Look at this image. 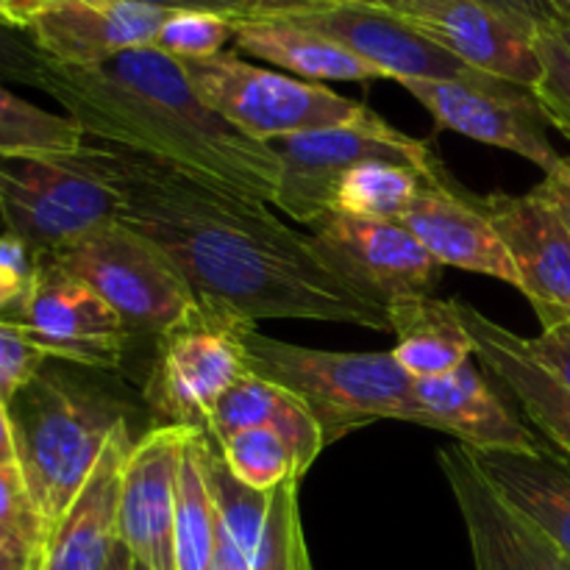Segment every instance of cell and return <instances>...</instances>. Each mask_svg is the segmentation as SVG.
I'll list each match as a JSON object with an SVG mask.
<instances>
[{
	"mask_svg": "<svg viewBox=\"0 0 570 570\" xmlns=\"http://www.w3.org/2000/svg\"><path fill=\"white\" fill-rule=\"evenodd\" d=\"M83 154L115 187L120 220L154 239L198 298L243 321L348 323L393 332L390 309L351 287L271 206L200 184L150 156L83 134Z\"/></svg>",
	"mask_w": 570,
	"mask_h": 570,
	"instance_id": "1",
	"label": "cell"
},
{
	"mask_svg": "<svg viewBox=\"0 0 570 570\" xmlns=\"http://www.w3.org/2000/svg\"><path fill=\"white\" fill-rule=\"evenodd\" d=\"M42 92L87 137L150 156L220 193L276 206L282 187L276 150L223 120L195 92L181 61L154 45L92 67L50 61Z\"/></svg>",
	"mask_w": 570,
	"mask_h": 570,
	"instance_id": "2",
	"label": "cell"
},
{
	"mask_svg": "<svg viewBox=\"0 0 570 570\" xmlns=\"http://www.w3.org/2000/svg\"><path fill=\"white\" fill-rule=\"evenodd\" d=\"M78 371L70 362L48 360L9 401L17 465L50 532L126 423L120 401Z\"/></svg>",
	"mask_w": 570,
	"mask_h": 570,
	"instance_id": "3",
	"label": "cell"
},
{
	"mask_svg": "<svg viewBox=\"0 0 570 570\" xmlns=\"http://www.w3.org/2000/svg\"><path fill=\"white\" fill-rule=\"evenodd\" d=\"M245 365L254 376L298 395L321 423L326 443L376 421L423 426L415 379L390 351H315L267 337L254 326L245 334Z\"/></svg>",
	"mask_w": 570,
	"mask_h": 570,
	"instance_id": "4",
	"label": "cell"
},
{
	"mask_svg": "<svg viewBox=\"0 0 570 570\" xmlns=\"http://www.w3.org/2000/svg\"><path fill=\"white\" fill-rule=\"evenodd\" d=\"M0 220L6 234L45 256L120 220V198L83 145L72 154H0Z\"/></svg>",
	"mask_w": 570,
	"mask_h": 570,
	"instance_id": "5",
	"label": "cell"
},
{
	"mask_svg": "<svg viewBox=\"0 0 570 570\" xmlns=\"http://www.w3.org/2000/svg\"><path fill=\"white\" fill-rule=\"evenodd\" d=\"M45 256L87 282L131 332L161 337L200 309L198 293L181 267L122 220L106 223Z\"/></svg>",
	"mask_w": 570,
	"mask_h": 570,
	"instance_id": "6",
	"label": "cell"
},
{
	"mask_svg": "<svg viewBox=\"0 0 570 570\" xmlns=\"http://www.w3.org/2000/svg\"><path fill=\"white\" fill-rule=\"evenodd\" d=\"M195 92L256 142H276L315 128L343 126L360 120L365 104L351 100L315 81H301L287 72L256 67L223 50L212 59L181 61Z\"/></svg>",
	"mask_w": 570,
	"mask_h": 570,
	"instance_id": "7",
	"label": "cell"
},
{
	"mask_svg": "<svg viewBox=\"0 0 570 570\" xmlns=\"http://www.w3.org/2000/svg\"><path fill=\"white\" fill-rule=\"evenodd\" d=\"M271 148L282 161L276 209L301 226H312L332 209L334 184L360 161H399L415 167L426 178H438L445 170L432 145L399 131L371 109L354 122L276 139Z\"/></svg>",
	"mask_w": 570,
	"mask_h": 570,
	"instance_id": "8",
	"label": "cell"
},
{
	"mask_svg": "<svg viewBox=\"0 0 570 570\" xmlns=\"http://www.w3.org/2000/svg\"><path fill=\"white\" fill-rule=\"evenodd\" d=\"M254 326L200 301V309L187 323L156 337L159 351L145 384V401L161 423L206 426L223 395L248 376L245 334Z\"/></svg>",
	"mask_w": 570,
	"mask_h": 570,
	"instance_id": "9",
	"label": "cell"
},
{
	"mask_svg": "<svg viewBox=\"0 0 570 570\" xmlns=\"http://www.w3.org/2000/svg\"><path fill=\"white\" fill-rule=\"evenodd\" d=\"M14 326L48 360L87 371H115L131 337L126 321L87 282L50 256H37L31 293Z\"/></svg>",
	"mask_w": 570,
	"mask_h": 570,
	"instance_id": "10",
	"label": "cell"
},
{
	"mask_svg": "<svg viewBox=\"0 0 570 570\" xmlns=\"http://www.w3.org/2000/svg\"><path fill=\"white\" fill-rule=\"evenodd\" d=\"M323 259L354 289L382 306L429 298L443 267L399 220H362L326 212L312 223Z\"/></svg>",
	"mask_w": 570,
	"mask_h": 570,
	"instance_id": "11",
	"label": "cell"
},
{
	"mask_svg": "<svg viewBox=\"0 0 570 570\" xmlns=\"http://www.w3.org/2000/svg\"><path fill=\"white\" fill-rule=\"evenodd\" d=\"M401 87L438 120V126L476 142L523 156L540 170H554L562 159L546 134V115L532 89L501 78L484 81H423L406 78Z\"/></svg>",
	"mask_w": 570,
	"mask_h": 570,
	"instance_id": "12",
	"label": "cell"
},
{
	"mask_svg": "<svg viewBox=\"0 0 570 570\" xmlns=\"http://www.w3.org/2000/svg\"><path fill=\"white\" fill-rule=\"evenodd\" d=\"M438 465L465 523L473 570H570L566 551L493 488L465 445L440 449Z\"/></svg>",
	"mask_w": 570,
	"mask_h": 570,
	"instance_id": "13",
	"label": "cell"
},
{
	"mask_svg": "<svg viewBox=\"0 0 570 570\" xmlns=\"http://www.w3.org/2000/svg\"><path fill=\"white\" fill-rule=\"evenodd\" d=\"M387 11L473 70L532 89L540 78L534 37L479 0H348Z\"/></svg>",
	"mask_w": 570,
	"mask_h": 570,
	"instance_id": "14",
	"label": "cell"
},
{
	"mask_svg": "<svg viewBox=\"0 0 570 570\" xmlns=\"http://www.w3.org/2000/svg\"><path fill=\"white\" fill-rule=\"evenodd\" d=\"M193 426L159 423L131 445L122 465L117 538L134 560L148 570H176L173 529H176V490L184 451Z\"/></svg>",
	"mask_w": 570,
	"mask_h": 570,
	"instance_id": "15",
	"label": "cell"
},
{
	"mask_svg": "<svg viewBox=\"0 0 570 570\" xmlns=\"http://www.w3.org/2000/svg\"><path fill=\"white\" fill-rule=\"evenodd\" d=\"M282 20V17H278ZM298 26L312 28V31L323 33V37L334 39L376 67L384 78L390 81H406V78H423V81H484L493 78L488 72L473 70L471 65L451 56L449 50L438 48L395 20L387 11L371 9V6L348 3V0H328V3L317 6V9L301 11V14L284 17Z\"/></svg>",
	"mask_w": 570,
	"mask_h": 570,
	"instance_id": "16",
	"label": "cell"
},
{
	"mask_svg": "<svg viewBox=\"0 0 570 570\" xmlns=\"http://www.w3.org/2000/svg\"><path fill=\"white\" fill-rule=\"evenodd\" d=\"M471 198L504 239L538 321L570 315V232L557 212L534 193Z\"/></svg>",
	"mask_w": 570,
	"mask_h": 570,
	"instance_id": "17",
	"label": "cell"
},
{
	"mask_svg": "<svg viewBox=\"0 0 570 570\" xmlns=\"http://www.w3.org/2000/svg\"><path fill=\"white\" fill-rule=\"evenodd\" d=\"M170 14L134 0H45L28 14L26 31L56 65L92 67L154 45Z\"/></svg>",
	"mask_w": 570,
	"mask_h": 570,
	"instance_id": "18",
	"label": "cell"
},
{
	"mask_svg": "<svg viewBox=\"0 0 570 570\" xmlns=\"http://www.w3.org/2000/svg\"><path fill=\"white\" fill-rule=\"evenodd\" d=\"M399 223L415 234L440 267L479 273L512 287L521 284L504 239L488 215L473 204L471 193L451 181L445 170L434 181L423 184L421 195Z\"/></svg>",
	"mask_w": 570,
	"mask_h": 570,
	"instance_id": "19",
	"label": "cell"
},
{
	"mask_svg": "<svg viewBox=\"0 0 570 570\" xmlns=\"http://www.w3.org/2000/svg\"><path fill=\"white\" fill-rule=\"evenodd\" d=\"M415 399L423 412V426L451 434L473 451L538 454L554 449L504 404L471 362L443 379L415 382Z\"/></svg>",
	"mask_w": 570,
	"mask_h": 570,
	"instance_id": "20",
	"label": "cell"
},
{
	"mask_svg": "<svg viewBox=\"0 0 570 570\" xmlns=\"http://www.w3.org/2000/svg\"><path fill=\"white\" fill-rule=\"evenodd\" d=\"M454 306L471 334L479 362L510 390L527 421H532L549 445L570 460V393L560 379L534 360L527 337H518L468 301L454 298Z\"/></svg>",
	"mask_w": 570,
	"mask_h": 570,
	"instance_id": "21",
	"label": "cell"
},
{
	"mask_svg": "<svg viewBox=\"0 0 570 570\" xmlns=\"http://www.w3.org/2000/svg\"><path fill=\"white\" fill-rule=\"evenodd\" d=\"M128 423L111 434L104 456L87 479L78 499L50 532L39 570H104L120 546L117 510H120V479L131 451Z\"/></svg>",
	"mask_w": 570,
	"mask_h": 570,
	"instance_id": "22",
	"label": "cell"
},
{
	"mask_svg": "<svg viewBox=\"0 0 570 570\" xmlns=\"http://www.w3.org/2000/svg\"><path fill=\"white\" fill-rule=\"evenodd\" d=\"M468 451L493 488L570 557V460L557 449Z\"/></svg>",
	"mask_w": 570,
	"mask_h": 570,
	"instance_id": "23",
	"label": "cell"
},
{
	"mask_svg": "<svg viewBox=\"0 0 570 570\" xmlns=\"http://www.w3.org/2000/svg\"><path fill=\"white\" fill-rule=\"evenodd\" d=\"M237 53H248L267 65L293 72L301 81H373L384 78L376 67L362 61L351 50L312 28L293 20H254L237 22L234 31Z\"/></svg>",
	"mask_w": 570,
	"mask_h": 570,
	"instance_id": "24",
	"label": "cell"
},
{
	"mask_svg": "<svg viewBox=\"0 0 570 570\" xmlns=\"http://www.w3.org/2000/svg\"><path fill=\"white\" fill-rule=\"evenodd\" d=\"M390 321L393 334H399V345L390 354L415 382L449 376L476 354L471 334L456 315L454 298L440 301L429 295L404 301L390 306Z\"/></svg>",
	"mask_w": 570,
	"mask_h": 570,
	"instance_id": "25",
	"label": "cell"
},
{
	"mask_svg": "<svg viewBox=\"0 0 570 570\" xmlns=\"http://www.w3.org/2000/svg\"><path fill=\"white\" fill-rule=\"evenodd\" d=\"M204 438H189L176 490V529H173V566L176 570H209L217 543V512L209 473L204 462Z\"/></svg>",
	"mask_w": 570,
	"mask_h": 570,
	"instance_id": "26",
	"label": "cell"
},
{
	"mask_svg": "<svg viewBox=\"0 0 570 570\" xmlns=\"http://www.w3.org/2000/svg\"><path fill=\"white\" fill-rule=\"evenodd\" d=\"M426 181L434 178H426L410 165L384 159L360 161L334 184L328 212L362 217V220H401Z\"/></svg>",
	"mask_w": 570,
	"mask_h": 570,
	"instance_id": "27",
	"label": "cell"
},
{
	"mask_svg": "<svg viewBox=\"0 0 570 570\" xmlns=\"http://www.w3.org/2000/svg\"><path fill=\"white\" fill-rule=\"evenodd\" d=\"M81 145L72 117L39 109L0 81V154H72Z\"/></svg>",
	"mask_w": 570,
	"mask_h": 570,
	"instance_id": "28",
	"label": "cell"
},
{
	"mask_svg": "<svg viewBox=\"0 0 570 570\" xmlns=\"http://www.w3.org/2000/svg\"><path fill=\"white\" fill-rule=\"evenodd\" d=\"M217 449L228 473L256 493H273L284 482H301L293 449L276 429H245Z\"/></svg>",
	"mask_w": 570,
	"mask_h": 570,
	"instance_id": "29",
	"label": "cell"
},
{
	"mask_svg": "<svg viewBox=\"0 0 570 570\" xmlns=\"http://www.w3.org/2000/svg\"><path fill=\"white\" fill-rule=\"evenodd\" d=\"M250 570H315L298 510V482H284L271 493L265 529L248 557Z\"/></svg>",
	"mask_w": 570,
	"mask_h": 570,
	"instance_id": "30",
	"label": "cell"
},
{
	"mask_svg": "<svg viewBox=\"0 0 570 570\" xmlns=\"http://www.w3.org/2000/svg\"><path fill=\"white\" fill-rule=\"evenodd\" d=\"M284 399H287V390L248 373L212 410L204 432L220 445L234 434L245 432V429L271 426L276 421L278 410H282Z\"/></svg>",
	"mask_w": 570,
	"mask_h": 570,
	"instance_id": "31",
	"label": "cell"
},
{
	"mask_svg": "<svg viewBox=\"0 0 570 570\" xmlns=\"http://www.w3.org/2000/svg\"><path fill=\"white\" fill-rule=\"evenodd\" d=\"M50 527L45 523L20 465L0 468V549L45 554Z\"/></svg>",
	"mask_w": 570,
	"mask_h": 570,
	"instance_id": "32",
	"label": "cell"
},
{
	"mask_svg": "<svg viewBox=\"0 0 570 570\" xmlns=\"http://www.w3.org/2000/svg\"><path fill=\"white\" fill-rule=\"evenodd\" d=\"M232 20L215 14H198V11H173L170 20L156 33L154 48L173 56L178 61H200L223 53L228 42H234Z\"/></svg>",
	"mask_w": 570,
	"mask_h": 570,
	"instance_id": "33",
	"label": "cell"
},
{
	"mask_svg": "<svg viewBox=\"0 0 570 570\" xmlns=\"http://www.w3.org/2000/svg\"><path fill=\"white\" fill-rule=\"evenodd\" d=\"M540 59V78L532 87L534 100L546 120L570 137V48L560 31H543L534 37Z\"/></svg>",
	"mask_w": 570,
	"mask_h": 570,
	"instance_id": "34",
	"label": "cell"
},
{
	"mask_svg": "<svg viewBox=\"0 0 570 570\" xmlns=\"http://www.w3.org/2000/svg\"><path fill=\"white\" fill-rule=\"evenodd\" d=\"M134 3L156 6L165 11H198V14H215L223 20L254 22V20H278L293 17L301 11L317 9L328 0H134Z\"/></svg>",
	"mask_w": 570,
	"mask_h": 570,
	"instance_id": "35",
	"label": "cell"
},
{
	"mask_svg": "<svg viewBox=\"0 0 570 570\" xmlns=\"http://www.w3.org/2000/svg\"><path fill=\"white\" fill-rule=\"evenodd\" d=\"M50 59L37 48L31 33L0 20V81L42 89Z\"/></svg>",
	"mask_w": 570,
	"mask_h": 570,
	"instance_id": "36",
	"label": "cell"
},
{
	"mask_svg": "<svg viewBox=\"0 0 570 570\" xmlns=\"http://www.w3.org/2000/svg\"><path fill=\"white\" fill-rule=\"evenodd\" d=\"M37 271V256L11 234H0V321L17 323Z\"/></svg>",
	"mask_w": 570,
	"mask_h": 570,
	"instance_id": "37",
	"label": "cell"
},
{
	"mask_svg": "<svg viewBox=\"0 0 570 570\" xmlns=\"http://www.w3.org/2000/svg\"><path fill=\"white\" fill-rule=\"evenodd\" d=\"M48 362L14 323L0 321V401L9 404Z\"/></svg>",
	"mask_w": 570,
	"mask_h": 570,
	"instance_id": "38",
	"label": "cell"
},
{
	"mask_svg": "<svg viewBox=\"0 0 570 570\" xmlns=\"http://www.w3.org/2000/svg\"><path fill=\"white\" fill-rule=\"evenodd\" d=\"M479 3L499 14L501 20L527 31L529 37L570 28L568 11L557 0H479Z\"/></svg>",
	"mask_w": 570,
	"mask_h": 570,
	"instance_id": "39",
	"label": "cell"
},
{
	"mask_svg": "<svg viewBox=\"0 0 570 570\" xmlns=\"http://www.w3.org/2000/svg\"><path fill=\"white\" fill-rule=\"evenodd\" d=\"M543 332L534 340H527L529 351L534 354V360L546 367V371L554 373L562 382V387L570 393V315L551 317V321L540 323Z\"/></svg>",
	"mask_w": 570,
	"mask_h": 570,
	"instance_id": "40",
	"label": "cell"
},
{
	"mask_svg": "<svg viewBox=\"0 0 570 570\" xmlns=\"http://www.w3.org/2000/svg\"><path fill=\"white\" fill-rule=\"evenodd\" d=\"M538 198H543L557 212L570 232V156H562L554 170L546 173L543 181L532 189Z\"/></svg>",
	"mask_w": 570,
	"mask_h": 570,
	"instance_id": "41",
	"label": "cell"
},
{
	"mask_svg": "<svg viewBox=\"0 0 570 570\" xmlns=\"http://www.w3.org/2000/svg\"><path fill=\"white\" fill-rule=\"evenodd\" d=\"M209 570H250L248 560L243 557V551L232 543L226 532L217 523V543H215V557H212Z\"/></svg>",
	"mask_w": 570,
	"mask_h": 570,
	"instance_id": "42",
	"label": "cell"
},
{
	"mask_svg": "<svg viewBox=\"0 0 570 570\" xmlns=\"http://www.w3.org/2000/svg\"><path fill=\"white\" fill-rule=\"evenodd\" d=\"M17 465V443H14V426H11L9 404L0 401V468Z\"/></svg>",
	"mask_w": 570,
	"mask_h": 570,
	"instance_id": "43",
	"label": "cell"
},
{
	"mask_svg": "<svg viewBox=\"0 0 570 570\" xmlns=\"http://www.w3.org/2000/svg\"><path fill=\"white\" fill-rule=\"evenodd\" d=\"M42 554H20V551L0 549V570H39Z\"/></svg>",
	"mask_w": 570,
	"mask_h": 570,
	"instance_id": "44",
	"label": "cell"
},
{
	"mask_svg": "<svg viewBox=\"0 0 570 570\" xmlns=\"http://www.w3.org/2000/svg\"><path fill=\"white\" fill-rule=\"evenodd\" d=\"M137 568V560H134L131 557V551L126 549V546H117L115 549V554H111V560H109V566H106L104 570H134Z\"/></svg>",
	"mask_w": 570,
	"mask_h": 570,
	"instance_id": "45",
	"label": "cell"
},
{
	"mask_svg": "<svg viewBox=\"0 0 570 570\" xmlns=\"http://www.w3.org/2000/svg\"><path fill=\"white\" fill-rule=\"evenodd\" d=\"M0 20L11 22V26L26 28V17H22L20 6H17L14 0H0Z\"/></svg>",
	"mask_w": 570,
	"mask_h": 570,
	"instance_id": "46",
	"label": "cell"
},
{
	"mask_svg": "<svg viewBox=\"0 0 570 570\" xmlns=\"http://www.w3.org/2000/svg\"><path fill=\"white\" fill-rule=\"evenodd\" d=\"M17 6H20V11H22V17H26L28 20V14H31L33 9H37V6H42L45 0H14Z\"/></svg>",
	"mask_w": 570,
	"mask_h": 570,
	"instance_id": "47",
	"label": "cell"
},
{
	"mask_svg": "<svg viewBox=\"0 0 570 570\" xmlns=\"http://www.w3.org/2000/svg\"><path fill=\"white\" fill-rule=\"evenodd\" d=\"M560 37L566 39V45H568V48H570V28H562V31H560Z\"/></svg>",
	"mask_w": 570,
	"mask_h": 570,
	"instance_id": "48",
	"label": "cell"
},
{
	"mask_svg": "<svg viewBox=\"0 0 570 570\" xmlns=\"http://www.w3.org/2000/svg\"><path fill=\"white\" fill-rule=\"evenodd\" d=\"M557 3H560V6H562V9H566V11H568V17H570V0H557Z\"/></svg>",
	"mask_w": 570,
	"mask_h": 570,
	"instance_id": "49",
	"label": "cell"
},
{
	"mask_svg": "<svg viewBox=\"0 0 570 570\" xmlns=\"http://www.w3.org/2000/svg\"><path fill=\"white\" fill-rule=\"evenodd\" d=\"M134 570H148V568H142V566H139V562H137V568H134Z\"/></svg>",
	"mask_w": 570,
	"mask_h": 570,
	"instance_id": "50",
	"label": "cell"
}]
</instances>
